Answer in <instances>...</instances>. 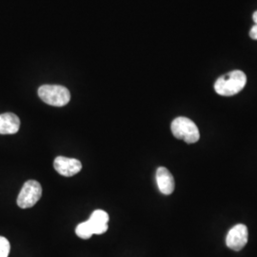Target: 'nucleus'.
<instances>
[{
	"label": "nucleus",
	"instance_id": "nucleus-1",
	"mask_svg": "<svg viewBox=\"0 0 257 257\" xmlns=\"http://www.w3.org/2000/svg\"><path fill=\"white\" fill-rule=\"evenodd\" d=\"M247 83V76L240 70L222 75L214 83V90L222 96H232L241 92Z\"/></svg>",
	"mask_w": 257,
	"mask_h": 257
},
{
	"label": "nucleus",
	"instance_id": "nucleus-2",
	"mask_svg": "<svg viewBox=\"0 0 257 257\" xmlns=\"http://www.w3.org/2000/svg\"><path fill=\"white\" fill-rule=\"evenodd\" d=\"M38 96L48 105L63 107L71 99V93L60 85H43L38 89Z\"/></svg>",
	"mask_w": 257,
	"mask_h": 257
},
{
	"label": "nucleus",
	"instance_id": "nucleus-3",
	"mask_svg": "<svg viewBox=\"0 0 257 257\" xmlns=\"http://www.w3.org/2000/svg\"><path fill=\"white\" fill-rule=\"evenodd\" d=\"M172 133L177 139H183L188 144L196 143L199 138L200 134L196 124L187 117L180 116L175 118L171 125Z\"/></svg>",
	"mask_w": 257,
	"mask_h": 257
},
{
	"label": "nucleus",
	"instance_id": "nucleus-4",
	"mask_svg": "<svg viewBox=\"0 0 257 257\" xmlns=\"http://www.w3.org/2000/svg\"><path fill=\"white\" fill-rule=\"evenodd\" d=\"M42 196L41 185L36 180H29L23 185L18 197V205L21 209L34 207Z\"/></svg>",
	"mask_w": 257,
	"mask_h": 257
},
{
	"label": "nucleus",
	"instance_id": "nucleus-5",
	"mask_svg": "<svg viewBox=\"0 0 257 257\" xmlns=\"http://www.w3.org/2000/svg\"><path fill=\"white\" fill-rule=\"evenodd\" d=\"M248 228L243 225L238 224L230 229L226 237L227 246L235 251L241 250L248 243Z\"/></svg>",
	"mask_w": 257,
	"mask_h": 257
},
{
	"label": "nucleus",
	"instance_id": "nucleus-6",
	"mask_svg": "<svg viewBox=\"0 0 257 257\" xmlns=\"http://www.w3.org/2000/svg\"><path fill=\"white\" fill-rule=\"evenodd\" d=\"M54 167H55V171L59 175H63L66 177H70V176H74L76 174H78L81 171L82 164L77 159L68 158L65 156H58L55 159Z\"/></svg>",
	"mask_w": 257,
	"mask_h": 257
},
{
	"label": "nucleus",
	"instance_id": "nucleus-7",
	"mask_svg": "<svg viewBox=\"0 0 257 257\" xmlns=\"http://www.w3.org/2000/svg\"><path fill=\"white\" fill-rule=\"evenodd\" d=\"M156 182L161 193L169 195L175 191V179L165 167H159L156 171Z\"/></svg>",
	"mask_w": 257,
	"mask_h": 257
},
{
	"label": "nucleus",
	"instance_id": "nucleus-8",
	"mask_svg": "<svg viewBox=\"0 0 257 257\" xmlns=\"http://www.w3.org/2000/svg\"><path fill=\"white\" fill-rule=\"evenodd\" d=\"M109 215L105 211L96 210L93 211L88 220L93 234H103L108 230Z\"/></svg>",
	"mask_w": 257,
	"mask_h": 257
},
{
	"label": "nucleus",
	"instance_id": "nucleus-9",
	"mask_svg": "<svg viewBox=\"0 0 257 257\" xmlns=\"http://www.w3.org/2000/svg\"><path fill=\"white\" fill-rule=\"evenodd\" d=\"M20 128L19 116L12 112L0 114V135H15Z\"/></svg>",
	"mask_w": 257,
	"mask_h": 257
},
{
	"label": "nucleus",
	"instance_id": "nucleus-10",
	"mask_svg": "<svg viewBox=\"0 0 257 257\" xmlns=\"http://www.w3.org/2000/svg\"><path fill=\"white\" fill-rule=\"evenodd\" d=\"M75 233L78 237L82 239H90L93 235V232L88 221L80 223L75 229Z\"/></svg>",
	"mask_w": 257,
	"mask_h": 257
},
{
	"label": "nucleus",
	"instance_id": "nucleus-11",
	"mask_svg": "<svg viewBox=\"0 0 257 257\" xmlns=\"http://www.w3.org/2000/svg\"><path fill=\"white\" fill-rule=\"evenodd\" d=\"M11 245L8 239L0 236V257L9 256Z\"/></svg>",
	"mask_w": 257,
	"mask_h": 257
},
{
	"label": "nucleus",
	"instance_id": "nucleus-12",
	"mask_svg": "<svg viewBox=\"0 0 257 257\" xmlns=\"http://www.w3.org/2000/svg\"><path fill=\"white\" fill-rule=\"evenodd\" d=\"M249 37L253 40H257V24H254L250 31H249Z\"/></svg>",
	"mask_w": 257,
	"mask_h": 257
},
{
	"label": "nucleus",
	"instance_id": "nucleus-13",
	"mask_svg": "<svg viewBox=\"0 0 257 257\" xmlns=\"http://www.w3.org/2000/svg\"><path fill=\"white\" fill-rule=\"evenodd\" d=\"M252 19H253L254 23L257 24V11H255V12L253 13V15H252Z\"/></svg>",
	"mask_w": 257,
	"mask_h": 257
}]
</instances>
